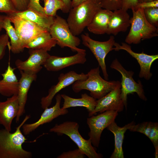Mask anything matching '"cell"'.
I'll return each mask as SVG.
<instances>
[{
    "instance_id": "obj_1",
    "label": "cell",
    "mask_w": 158,
    "mask_h": 158,
    "mask_svg": "<svg viewBox=\"0 0 158 158\" xmlns=\"http://www.w3.org/2000/svg\"><path fill=\"white\" fill-rule=\"evenodd\" d=\"M30 117L27 115L20 124L11 133L5 129H0V158H30L32 154L23 147L27 139L21 130L22 126Z\"/></svg>"
},
{
    "instance_id": "obj_2",
    "label": "cell",
    "mask_w": 158,
    "mask_h": 158,
    "mask_svg": "<svg viewBox=\"0 0 158 158\" xmlns=\"http://www.w3.org/2000/svg\"><path fill=\"white\" fill-rule=\"evenodd\" d=\"M87 74L86 79L77 80L72 84V88L74 92L87 90L90 92L91 96L98 99L121 85L119 81H108L103 79L100 75L99 66L91 69Z\"/></svg>"
},
{
    "instance_id": "obj_3",
    "label": "cell",
    "mask_w": 158,
    "mask_h": 158,
    "mask_svg": "<svg viewBox=\"0 0 158 158\" xmlns=\"http://www.w3.org/2000/svg\"><path fill=\"white\" fill-rule=\"evenodd\" d=\"M101 8L100 4L92 0H88L72 8L68 12L66 21L73 34L76 36L80 35Z\"/></svg>"
},
{
    "instance_id": "obj_4",
    "label": "cell",
    "mask_w": 158,
    "mask_h": 158,
    "mask_svg": "<svg viewBox=\"0 0 158 158\" xmlns=\"http://www.w3.org/2000/svg\"><path fill=\"white\" fill-rule=\"evenodd\" d=\"M131 10L133 16L130 18L131 27L126 38V43L129 44H138L141 40L157 36V28L147 21L144 15L143 9Z\"/></svg>"
},
{
    "instance_id": "obj_5",
    "label": "cell",
    "mask_w": 158,
    "mask_h": 158,
    "mask_svg": "<svg viewBox=\"0 0 158 158\" xmlns=\"http://www.w3.org/2000/svg\"><path fill=\"white\" fill-rule=\"evenodd\" d=\"M79 126L76 122L66 121L60 124H56L49 131L56 133L58 135H65L73 141L80 149L89 158H101L102 154L97 152L90 138L86 140L80 134Z\"/></svg>"
},
{
    "instance_id": "obj_6",
    "label": "cell",
    "mask_w": 158,
    "mask_h": 158,
    "mask_svg": "<svg viewBox=\"0 0 158 158\" xmlns=\"http://www.w3.org/2000/svg\"><path fill=\"white\" fill-rule=\"evenodd\" d=\"M49 32L61 48L68 47L72 51L77 52L86 51L85 50L78 47L80 40L73 34L66 20L61 16L56 15L55 16Z\"/></svg>"
},
{
    "instance_id": "obj_7",
    "label": "cell",
    "mask_w": 158,
    "mask_h": 158,
    "mask_svg": "<svg viewBox=\"0 0 158 158\" xmlns=\"http://www.w3.org/2000/svg\"><path fill=\"white\" fill-rule=\"evenodd\" d=\"M110 67L118 71L121 75V96L126 110L127 96L129 94L135 92L140 99L147 100L141 82L139 80L136 82L133 78V71L126 69L116 58L113 61Z\"/></svg>"
},
{
    "instance_id": "obj_8",
    "label": "cell",
    "mask_w": 158,
    "mask_h": 158,
    "mask_svg": "<svg viewBox=\"0 0 158 158\" xmlns=\"http://www.w3.org/2000/svg\"><path fill=\"white\" fill-rule=\"evenodd\" d=\"M83 44L89 48L93 54L102 69L104 79L109 80L105 59L110 51L114 49L115 42L114 37L111 35L106 41L101 42L94 40L90 37L89 34L85 33L81 35Z\"/></svg>"
},
{
    "instance_id": "obj_9",
    "label": "cell",
    "mask_w": 158,
    "mask_h": 158,
    "mask_svg": "<svg viewBox=\"0 0 158 158\" xmlns=\"http://www.w3.org/2000/svg\"><path fill=\"white\" fill-rule=\"evenodd\" d=\"M118 114L116 111L108 110L87 118V123L90 130L88 135L94 147H99L102 131L115 121Z\"/></svg>"
},
{
    "instance_id": "obj_10",
    "label": "cell",
    "mask_w": 158,
    "mask_h": 158,
    "mask_svg": "<svg viewBox=\"0 0 158 158\" xmlns=\"http://www.w3.org/2000/svg\"><path fill=\"white\" fill-rule=\"evenodd\" d=\"M15 13L7 15L6 16L13 24L25 48L28 43L38 36L47 31L36 24L19 17Z\"/></svg>"
},
{
    "instance_id": "obj_11",
    "label": "cell",
    "mask_w": 158,
    "mask_h": 158,
    "mask_svg": "<svg viewBox=\"0 0 158 158\" xmlns=\"http://www.w3.org/2000/svg\"><path fill=\"white\" fill-rule=\"evenodd\" d=\"M87 78V74L83 73L78 74L74 71H71L65 73H61L58 78L57 83L51 87L46 96L41 98L40 104L42 108L44 109L48 107L51 104L54 97L62 89L72 84L77 80H85Z\"/></svg>"
},
{
    "instance_id": "obj_12",
    "label": "cell",
    "mask_w": 158,
    "mask_h": 158,
    "mask_svg": "<svg viewBox=\"0 0 158 158\" xmlns=\"http://www.w3.org/2000/svg\"><path fill=\"white\" fill-rule=\"evenodd\" d=\"M114 46V50L115 51L124 50L137 60L140 67L138 75L139 78H143L146 80L150 79L152 75L150 72L151 66L153 63L158 59V54L148 55L143 51L141 53L135 52L132 49L129 44L125 42H122L121 45L115 42Z\"/></svg>"
},
{
    "instance_id": "obj_13",
    "label": "cell",
    "mask_w": 158,
    "mask_h": 158,
    "mask_svg": "<svg viewBox=\"0 0 158 158\" xmlns=\"http://www.w3.org/2000/svg\"><path fill=\"white\" fill-rule=\"evenodd\" d=\"M62 98L61 95H56L55 105L52 107L44 109L40 118L37 121L31 123L23 124L22 128L24 135H28L41 125L50 122L59 116L68 113L67 109H63L60 107Z\"/></svg>"
},
{
    "instance_id": "obj_14",
    "label": "cell",
    "mask_w": 158,
    "mask_h": 158,
    "mask_svg": "<svg viewBox=\"0 0 158 158\" xmlns=\"http://www.w3.org/2000/svg\"><path fill=\"white\" fill-rule=\"evenodd\" d=\"M29 49V56L28 59L24 61L18 59L15 64L20 71L37 74L50 55L48 51L43 50Z\"/></svg>"
},
{
    "instance_id": "obj_15",
    "label": "cell",
    "mask_w": 158,
    "mask_h": 158,
    "mask_svg": "<svg viewBox=\"0 0 158 158\" xmlns=\"http://www.w3.org/2000/svg\"><path fill=\"white\" fill-rule=\"evenodd\" d=\"M121 85L107 93L102 98L97 100V104L94 111L89 117L108 110L119 112L123 110L124 105L121 96Z\"/></svg>"
},
{
    "instance_id": "obj_16",
    "label": "cell",
    "mask_w": 158,
    "mask_h": 158,
    "mask_svg": "<svg viewBox=\"0 0 158 158\" xmlns=\"http://www.w3.org/2000/svg\"><path fill=\"white\" fill-rule=\"evenodd\" d=\"M86 51L78 52L66 57L50 55L43 65L47 70L57 71L76 64H83L87 61Z\"/></svg>"
},
{
    "instance_id": "obj_17",
    "label": "cell",
    "mask_w": 158,
    "mask_h": 158,
    "mask_svg": "<svg viewBox=\"0 0 158 158\" xmlns=\"http://www.w3.org/2000/svg\"><path fill=\"white\" fill-rule=\"evenodd\" d=\"M19 109L17 95L8 97L4 102H0V124L5 129L11 131L13 119L16 117Z\"/></svg>"
},
{
    "instance_id": "obj_18",
    "label": "cell",
    "mask_w": 158,
    "mask_h": 158,
    "mask_svg": "<svg viewBox=\"0 0 158 158\" xmlns=\"http://www.w3.org/2000/svg\"><path fill=\"white\" fill-rule=\"evenodd\" d=\"M21 77L19 80L18 91L17 95L19 109L16 117V123L18 122L20 117L25 112V106L27 100L28 94L32 83L37 78V74L20 71Z\"/></svg>"
},
{
    "instance_id": "obj_19",
    "label": "cell",
    "mask_w": 158,
    "mask_h": 158,
    "mask_svg": "<svg viewBox=\"0 0 158 158\" xmlns=\"http://www.w3.org/2000/svg\"><path fill=\"white\" fill-rule=\"evenodd\" d=\"M130 25V18L127 11L122 8L115 10L110 17L106 34L116 35L125 32Z\"/></svg>"
},
{
    "instance_id": "obj_20",
    "label": "cell",
    "mask_w": 158,
    "mask_h": 158,
    "mask_svg": "<svg viewBox=\"0 0 158 158\" xmlns=\"http://www.w3.org/2000/svg\"><path fill=\"white\" fill-rule=\"evenodd\" d=\"M14 70L9 62L6 69L1 74L3 78L0 80V94L3 96L9 97L18 94L19 80Z\"/></svg>"
},
{
    "instance_id": "obj_21",
    "label": "cell",
    "mask_w": 158,
    "mask_h": 158,
    "mask_svg": "<svg viewBox=\"0 0 158 158\" xmlns=\"http://www.w3.org/2000/svg\"><path fill=\"white\" fill-rule=\"evenodd\" d=\"M135 124V122L133 121L123 127H120L114 121L107 128L113 134L114 137V149L110 158H124L122 145L124 134L127 130H129Z\"/></svg>"
},
{
    "instance_id": "obj_22",
    "label": "cell",
    "mask_w": 158,
    "mask_h": 158,
    "mask_svg": "<svg viewBox=\"0 0 158 158\" xmlns=\"http://www.w3.org/2000/svg\"><path fill=\"white\" fill-rule=\"evenodd\" d=\"M113 11L101 8L95 14L87 27L88 30L96 35L106 34L109 23Z\"/></svg>"
},
{
    "instance_id": "obj_23",
    "label": "cell",
    "mask_w": 158,
    "mask_h": 158,
    "mask_svg": "<svg viewBox=\"0 0 158 158\" xmlns=\"http://www.w3.org/2000/svg\"><path fill=\"white\" fill-rule=\"evenodd\" d=\"M131 131L143 133L152 142L155 149L154 156L158 158V123L151 121L143 122L133 126L129 130Z\"/></svg>"
},
{
    "instance_id": "obj_24",
    "label": "cell",
    "mask_w": 158,
    "mask_h": 158,
    "mask_svg": "<svg viewBox=\"0 0 158 158\" xmlns=\"http://www.w3.org/2000/svg\"><path fill=\"white\" fill-rule=\"evenodd\" d=\"M62 98L64 102L62 107L63 109L77 107L85 108L88 112V116L94 111L97 104L96 99L85 93L81 95V97L75 98L71 97L65 94H61Z\"/></svg>"
},
{
    "instance_id": "obj_25",
    "label": "cell",
    "mask_w": 158,
    "mask_h": 158,
    "mask_svg": "<svg viewBox=\"0 0 158 158\" xmlns=\"http://www.w3.org/2000/svg\"><path fill=\"white\" fill-rule=\"evenodd\" d=\"M19 17L29 20L49 31L54 17L43 15L30 9L23 11H17L15 13Z\"/></svg>"
},
{
    "instance_id": "obj_26",
    "label": "cell",
    "mask_w": 158,
    "mask_h": 158,
    "mask_svg": "<svg viewBox=\"0 0 158 158\" xmlns=\"http://www.w3.org/2000/svg\"><path fill=\"white\" fill-rule=\"evenodd\" d=\"M56 42L51 36L49 31H45L38 36L28 43L25 48L32 49H41L50 51L55 47Z\"/></svg>"
},
{
    "instance_id": "obj_27",
    "label": "cell",
    "mask_w": 158,
    "mask_h": 158,
    "mask_svg": "<svg viewBox=\"0 0 158 158\" xmlns=\"http://www.w3.org/2000/svg\"><path fill=\"white\" fill-rule=\"evenodd\" d=\"M3 29L10 39V44L8 45L9 49L14 54H18L24 50V47L16 32L11 24L9 18L6 16L4 19Z\"/></svg>"
},
{
    "instance_id": "obj_28",
    "label": "cell",
    "mask_w": 158,
    "mask_h": 158,
    "mask_svg": "<svg viewBox=\"0 0 158 158\" xmlns=\"http://www.w3.org/2000/svg\"><path fill=\"white\" fill-rule=\"evenodd\" d=\"M44 6V9L45 14L48 16L55 17L56 12L61 10L65 13V5L60 0H43Z\"/></svg>"
},
{
    "instance_id": "obj_29",
    "label": "cell",
    "mask_w": 158,
    "mask_h": 158,
    "mask_svg": "<svg viewBox=\"0 0 158 158\" xmlns=\"http://www.w3.org/2000/svg\"><path fill=\"white\" fill-rule=\"evenodd\" d=\"M145 18L152 25L158 28V8H152L143 9Z\"/></svg>"
},
{
    "instance_id": "obj_30",
    "label": "cell",
    "mask_w": 158,
    "mask_h": 158,
    "mask_svg": "<svg viewBox=\"0 0 158 158\" xmlns=\"http://www.w3.org/2000/svg\"><path fill=\"white\" fill-rule=\"evenodd\" d=\"M100 5L102 8L114 11L121 8V0H101Z\"/></svg>"
},
{
    "instance_id": "obj_31",
    "label": "cell",
    "mask_w": 158,
    "mask_h": 158,
    "mask_svg": "<svg viewBox=\"0 0 158 158\" xmlns=\"http://www.w3.org/2000/svg\"><path fill=\"white\" fill-rule=\"evenodd\" d=\"M17 10L11 0H0V12L7 15L15 13Z\"/></svg>"
},
{
    "instance_id": "obj_32",
    "label": "cell",
    "mask_w": 158,
    "mask_h": 158,
    "mask_svg": "<svg viewBox=\"0 0 158 158\" xmlns=\"http://www.w3.org/2000/svg\"><path fill=\"white\" fill-rule=\"evenodd\" d=\"M85 155L78 148L73 150L63 152L57 158H84Z\"/></svg>"
},
{
    "instance_id": "obj_33",
    "label": "cell",
    "mask_w": 158,
    "mask_h": 158,
    "mask_svg": "<svg viewBox=\"0 0 158 158\" xmlns=\"http://www.w3.org/2000/svg\"><path fill=\"white\" fill-rule=\"evenodd\" d=\"M9 39L6 33L0 36V60L3 57L6 47L10 44Z\"/></svg>"
},
{
    "instance_id": "obj_34",
    "label": "cell",
    "mask_w": 158,
    "mask_h": 158,
    "mask_svg": "<svg viewBox=\"0 0 158 158\" xmlns=\"http://www.w3.org/2000/svg\"><path fill=\"white\" fill-rule=\"evenodd\" d=\"M40 0H29L28 8L46 15L44 12V7L40 5Z\"/></svg>"
},
{
    "instance_id": "obj_35",
    "label": "cell",
    "mask_w": 158,
    "mask_h": 158,
    "mask_svg": "<svg viewBox=\"0 0 158 158\" xmlns=\"http://www.w3.org/2000/svg\"><path fill=\"white\" fill-rule=\"evenodd\" d=\"M18 11H23L28 8L29 0H11Z\"/></svg>"
},
{
    "instance_id": "obj_36",
    "label": "cell",
    "mask_w": 158,
    "mask_h": 158,
    "mask_svg": "<svg viewBox=\"0 0 158 158\" xmlns=\"http://www.w3.org/2000/svg\"><path fill=\"white\" fill-rule=\"evenodd\" d=\"M138 4V0H121V8L126 11L135 9Z\"/></svg>"
},
{
    "instance_id": "obj_37",
    "label": "cell",
    "mask_w": 158,
    "mask_h": 158,
    "mask_svg": "<svg viewBox=\"0 0 158 158\" xmlns=\"http://www.w3.org/2000/svg\"><path fill=\"white\" fill-rule=\"evenodd\" d=\"M152 8H158V0L138 3L136 7L134 9L138 8L144 9Z\"/></svg>"
},
{
    "instance_id": "obj_38",
    "label": "cell",
    "mask_w": 158,
    "mask_h": 158,
    "mask_svg": "<svg viewBox=\"0 0 158 158\" xmlns=\"http://www.w3.org/2000/svg\"><path fill=\"white\" fill-rule=\"evenodd\" d=\"M65 5V13H68L72 8L71 0H60Z\"/></svg>"
},
{
    "instance_id": "obj_39",
    "label": "cell",
    "mask_w": 158,
    "mask_h": 158,
    "mask_svg": "<svg viewBox=\"0 0 158 158\" xmlns=\"http://www.w3.org/2000/svg\"><path fill=\"white\" fill-rule=\"evenodd\" d=\"M87 0H72L71 1L72 8L76 7Z\"/></svg>"
},
{
    "instance_id": "obj_40",
    "label": "cell",
    "mask_w": 158,
    "mask_h": 158,
    "mask_svg": "<svg viewBox=\"0 0 158 158\" xmlns=\"http://www.w3.org/2000/svg\"><path fill=\"white\" fill-rule=\"evenodd\" d=\"M6 16L0 15V32L3 29V25L4 19Z\"/></svg>"
},
{
    "instance_id": "obj_41",
    "label": "cell",
    "mask_w": 158,
    "mask_h": 158,
    "mask_svg": "<svg viewBox=\"0 0 158 158\" xmlns=\"http://www.w3.org/2000/svg\"><path fill=\"white\" fill-rule=\"evenodd\" d=\"M157 0H138V3Z\"/></svg>"
},
{
    "instance_id": "obj_42",
    "label": "cell",
    "mask_w": 158,
    "mask_h": 158,
    "mask_svg": "<svg viewBox=\"0 0 158 158\" xmlns=\"http://www.w3.org/2000/svg\"><path fill=\"white\" fill-rule=\"evenodd\" d=\"M93 1L97 4H100L101 0H92Z\"/></svg>"
}]
</instances>
